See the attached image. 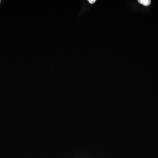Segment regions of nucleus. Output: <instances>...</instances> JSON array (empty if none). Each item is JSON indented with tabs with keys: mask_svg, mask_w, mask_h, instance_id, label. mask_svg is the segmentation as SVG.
Wrapping results in <instances>:
<instances>
[{
	"mask_svg": "<svg viewBox=\"0 0 158 158\" xmlns=\"http://www.w3.org/2000/svg\"><path fill=\"white\" fill-rule=\"evenodd\" d=\"M138 2L145 6H148L151 4V1L150 0H139Z\"/></svg>",
	"mask_w": 158,
	"mask_h": 158,
	"instance_id": "f257e3e1",
	"label": "nucleus"
},
{
	"mask_svg": "<svg viewBox=\"0 0 158 158\" xmlns=\"http://www.w3.org/2000/svg\"><path fill=\"white\" fill-rule=\"evenodd\" d=\"M88 2L90 4H94V3H95L96 2L95 0H88Z\"/></svg>",
	"mask_w": 158,
	"mask_h": 158,
	"instance_id": "f03ea898",
	"label": "nucleus"
},
{
	"mask_svg": "<svg viewBox=\"0 0 158 158\" xmlns=\"http://www.w3.org/2000/svg\"><path fill=\"white\" fill-rule=\"evenodd\" d=\"M0 2H1V1H0Z\"/></svg>",
	"mask_w": 158,
	"mask_h": 158,
	"instance_id": "7ed1b4c3",
	"label": "nucleus"
}]
</instances>
